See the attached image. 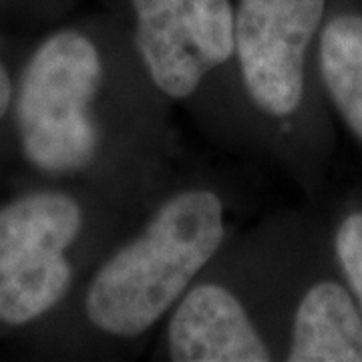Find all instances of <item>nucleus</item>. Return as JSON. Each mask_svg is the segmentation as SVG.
<instances>
[{"mask_svg":"<svg viewBox=\"0 0 362 362\" xmlns=\"http://www.w3.org/2000/svg\"><path fill=\"white\" fill-rule=\"evenodd\" d=\"M13 101V85H11V77L6 73L4 65L0 63V119L6 115L8 107Z\"/></svg>","mask_w":362,"mask_h":362,"instance_id":"nucleus-11","label":"nucleus"},{"mask_svg":"<svg viewBox=\"0 0 362 362\" xmlns=\"http://www.w3.org/2000/svg\"><path fill=\"white\" fill-rule=\"evenodd\" d=\"M103 78L101 54L77 30H61L40 45L21 77L14 99L25 157L40 171L87 168L99 147L90 115Z\"/></svg>","mask_w":362,"mask_h":362,"instance_id":"nucleus-2","label":"nucleus"},{"mask_svg":"<svg viewBox=\"0 0 362 362\" xmlns=\"http://www.w3.org/2000/svg\"><path fill=\"white\" fill-rule=\"evenodd\" d=\"M290 362H362V316L337 282L312 286L294 318Z\"/></svg>","mask_w":362,"mask_h":362,"instance_id":"nucleus-7","label":"nucleus"},{"mask_svg":"<svg viewBox=\"0 0 362 362\" xmlns=\"http://www.w3.org/2000/svg\"><path fill=\"white\" fill-rule=\"evenodd\" d=\"M320 73L349 129L362 139V16L338 14L320 37Z\"/></svg>","mask_w":362,"mask_h":362,"instance_id":"nucleus-8","label":"nucleus"},{"mask_svg":"<svg viewBox=\"0 0 362 362\" xmlns=\"http://www.w3.org/2000/svg\"><path fill=\"white\" fill-rule=\"evenodd\" d=\"M73 280L65 254L26 259L0 276V320L11 326L33 322L57 306Z\"/></svg>","mask_w":362,"mask_h":362,"instance_id":"nucleus-9","label":"nucleus"},{"mask_svg":"<svg viewBox=\"0 0 362 362\" xmlns=\"http://www.w3.org/2000/svg\"><path fill=\"white\" fill-rule=\"evenodd\" d=\"M135 45L157 89L194 95L235 51L230 0H131Z\"/></svg>","mask_w":362,"mask_h":362,"instance_id":"nucleus-3","label":"nucleus"},{"mask_svg":"<svg viewBox=\"0 0 362 362\" xmlns=\"http://www.w3.org/2000/svg\"><path fill=\"white\" fill-rule=\"evenodd\" d=\"M223 235L220 195L187 189L169 197L141 235L115 252L90 280L85 312L93 326L123 338L147 332L189 290Z\"/></svg>","mask_w":362,"mask_h":362,"instance_id":"nucleus-1","label":"nucleus"},{"mask_svg":"<svg viewBox=\"0 0 362 362\" xmlns=\"http://www.w3.org/2000/svg\"><path fill=\"white\" fill-rule=\"evenodd\" d=\"M83 228L71 195L39 192L0 207V276L26 259L65 254Z\"/></svg>","mask_w":362,"mask_h":362,"instance_id":"nucleus-6","label":"nucleus"},{"mask_svg":"<svg viewBox=\"0 0 362 362\" xmlns=\"http://www.w3.org/2000/svg\"><path fill=\"white\" fill-rule=\"evenodd\" d=\"M326 0H240L233 40L252 101L272 117L296 111L304 95L306 51Z\"/></svg>","mask_w":362,"mask_h":362,"instance_id":"nucleus-4","label":"nucleus"},{"mask_svg":"<svg viewBox=\"0 0 362 362\" xmlns=\"http://www.w3.org/2000/svg\"><path fill=\"white\" fill-rule=\"evenodd\" d=\"M337 256L362 310V214H350L337 232Z\"/></svg>","mask_w":362,"mask_h":362,"instance_id":"nucleus-10","label":"nucleus"},{"mask_svg":"<svg viewBox=\"0 0 362 362\" xmlns=\"http://www.w3.org/2000/svg\"><path fill=\"white\" fill-rule=\"evenodd\" d=\"M168 349L175 362L270 361L242 302L218 284L195 286L180 298L168 326Z\"/></svg>","mask_w":362,"mask_h":362,"instance_id":"nucleus-5","label":"nucleus"}]
</instances>
